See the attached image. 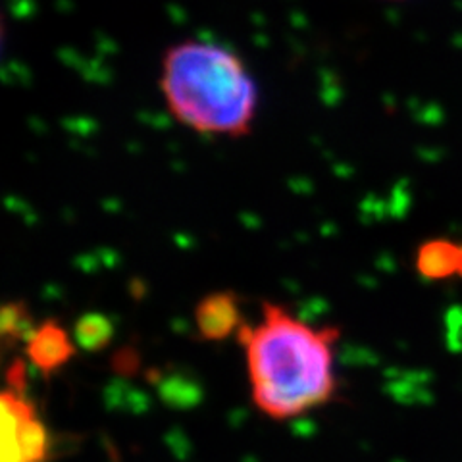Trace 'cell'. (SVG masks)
Returning a JSON list of instances; mask_svg holds the SVG:
<instances>
[{"label":"cell","instance_id":"8","mask_svg":"<svg viewBox=\"0 0 462 462\" xmlns=\"http://www.w3.org/2000/svg\"><path fill=\"white\" fill-rule=\"evenodd\" d=\"M33 329V318L25 302L12 300L0 309V339H3L5 346L27 341Z\"/></svg>","mask_w":462,"mask_h":462},{"label":"cell","instance_id":"6","mask_svg":"<svg viewBox=\"0 0 462 462\" xmlns=\"http://www.w3.org/2000/svg\"><path fill=\"white\" fill-rule=\"evenodd\" d=\"M416 270L426 280L462 278V245L445 239L424 243L416 253Z\"/></svg>","mask_w":462,"mask_h":462},{"label":"cell","instance_id":"1","mask_svg":"<svg viewBox=\"0 0 462 462\" xmlns=\"http://www.w3.org/2000/svg\"><path fill=\"white\" fill-rule=\"evenodd\" d=\"M237 339L247 356L253 401L266 416L287 420L334 395L337 328L314 329L285 307L264 302L263 320L243 324Z\"/></svg>","mask_w":462,"mask_h":462},{"label":"cell","instance_id":"7","mask_svg":"<svg viewBox=\"0 0 462 462\" xmlns=\"http://www.w3.org/2000/svg\"><path fill=\"white\" fill-rule=\"evenodd\" d=\"M112 337L114 328L105 314L87 312L76 322L74 339L87 353H98L106 349Z\"/></svg>","mask_w":462,"mask_h":462},{"label":"cell","instance_id":"3","mask_svg":"<svg viewBox=\"0 0 462 462\" xmlns=\"http://www.w3.org/2000/svg\"><path fill=\"white\" fill-rule=\"evenodd\" d=\"M22 392V387H8L3 395V458L42 462L49 447L47 430Z\"/></svg>","mask_w":462,"mask_h":462},{"label":"cell","instance_id":"5","mask_svg":"<svg viewBox=\"0 0 462 462\" xmlns=\"http://www.w3.org/2000/svg\"><path fill=\"white\" fill-rule=\"evenodd\" d=\"M195 324L205 341H224L243 328L239 297L231 291L210 293L195 309Z\"/></svg>","mask_w":462,"mask_h":462},{"label":"cell","instance_id":"2","mask_svg":"<svg viewBox=\"0 0 462 462\" xmlns=\"http://www.w3.org/2000/svg\"><path fill=\"white\" fill-rule=\"evenodd\" d=\"M168 110L197 134L245 137L258 110V87L243 58L207 41H183L162 58Z\"/></svg>","mask_w":462,"mask_h":462},{"label":"cell","instance_id":"4","mask_svg":"<svg viewBox=\"0 0 462 462\" xmlns=\"http://www.w3.org/2000/svg\"><path fill=\"white\" fill-rule=\"evenodd\" d=\"M25 355L42 375H52L74 358L76 345L60 324L47 320L35 326L27 337Z\"/></svg>","mask_w":462,"mask_h":462}]
</instances>
